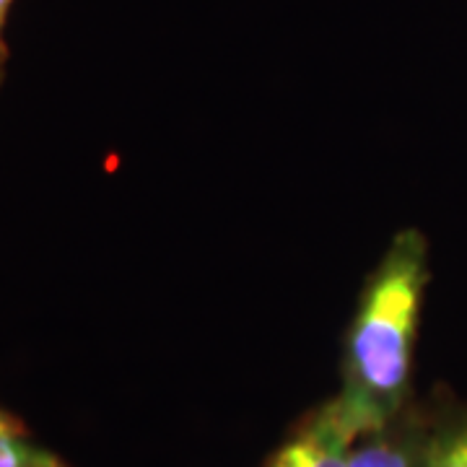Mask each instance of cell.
Returning <instances> with one entry per match:
<instances>
[{
	"mask_svg": "<svg viewBox=\"0 0 467 467\" xmlns=\"http://www.w3.org/2000/svg\"><path fill=\"white\" fill-rule=\"evenodd\" d=\"M14 0H0V81H3V70H5V57H8V45H5V24L11 14Z\"/></svg>",
	"mask_w": 467,
	"mask_h": 467,
	"instance_id": "cell-6",
	"label": "cell"
},
{
	"mask_svg": "<svg viewBox=\"0 0 467 467\" xmlns=\"http://www.w3.org/2000/svg\"><path fill=\"white\" fill-rule=\"evenodd\" d=\"M353 441L333 423L312 418L273 454L267 467H348Z\"/></svg>",
	"mask_w": 467,
	"mask_h": 467,
	"instance_id": "cell-2",
	"label": "cell"
},
{
	"mask_svg": "<svg viewBox=\"0 0 467 467\" xmlns=\"http://www.w3.org/2000/svg\"><path fill=\"white\" fill-rule=\"evenodd\" d=\"M0 467H67L55 451L34 444L24 434L0 439Z\"/></svg>",
	"mask_w": 467,
	"mask_h": 467,
	"instance_id": "cell-5",
	"label": "cell"
},
{
	"mask_svg": "<svg viewBox=\"0 0 467 467\" xmlns=\"http://www.w3.org/2000/svg\"><path fill=\"white\" fill-rule=\"evenodd\" d=\"M423 441L426 431L398 418L379 431L361 436L350 451L348 467H423Z\"/></svg>",
	"mask_w": 467,
	"mask_h": 467,
	"instance_id": "cell-3",
	"label": "cell"
},
{
	"mask_svg": "<svg viewBox=\"0 0 467 467\" xmlns=\"http://www.w3.org/2000/svg\"><path fill=\"white\" fill-rule=\"evenodd\" d=\"M26 429H24V423L14 418L11 413H5V410H0V439L3 436H11V434H24Z\"/></svg>",
	"mask_w": 467,
	"mask_h": 467,
	"instance_id": "cell-7",
	"label": "cell"
},
{
	"mask_svg": "<svg viewBox=\"0 0 467 467\" xmlns=\"http://www.w3.org/2000/svg\"><path fill=\"white\" fill-rule=\"evenodd\" d=\"M423 467H467V418L426 431Z\"/></svg>",
	"mask_w": 467,
	"mask_h": 467,
	"instance_id": "cell-4",
	"label": "cell"
},
{
	"mask_svg": "<svg viewBox=\"0 0 467 467\" xmlns=\"http://www.w3.org/2000/svg\"><path fill=\"white\" fill-rule=\"evenodd\" d=\"M426 281L429 252L423 234L400 232L368 281L348 335L343 389L330 400L356 439L400 418L410 389Z\"/></svg>",
	"mask_w": 467,
	"mask_h": 467,
	"instance_id": "cell-1",
	"label": "cell"
}]
</instances>
